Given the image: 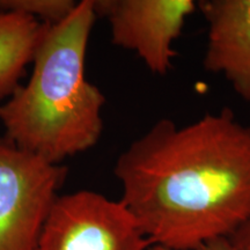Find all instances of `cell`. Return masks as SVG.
Returning a JSON list of instances; mask_svg holds the SVG:
<instances>
[{"label": "cell", "mask_w": 250, "mask_h": 250, "mask_svg": "<svg viewBox=\"0 0 250 250\" xmlns=\"http://www.w3.org/2000/svg\"><path fill=\"white\" fill-rule=\"evenodd\" d=\"M120 201L152 246L198 250L250 217V125L224 109L162 118L118 156Z\"/></svg>", "instance_id": "cell-1"}, {"label": "cell", "mask_w": 250, "mask_h": 250, "mask_svg": "<svg viewBox=\"0 0 250 250\" xmlns=\"http://www.w3.org/2000/svg\"><path fill=\"white\" fill-rule=\"evenodd\" d=\"M96 19L94 0H81L64 21L46 24L29 79L0 104L5 138L50 164L62 165L101 138L105 96L86 77Z\"/></svg>", "instance_id": "cell-2"}, {"label": "cell", "mask_w": 250, "mask_h": 250, "mask_svg": "<svg viewBox=\"0 0 250 250\" xmlns=\"http://www.w3.org/2000/svg\"><path fill=\"white\" fill-rule=\"evenodd\" d=\"M66 174L0 137V250H36Z\"/></svg>", "instance_id": "cell-3"}, {"label": "cell", "mask_w": 250, "mask_h": 250, "mask_svg": "<svg viewBox=\"0 0 250 250\" xmlns=\"http://www.w3.org/2000/svg\"><path fill=\"white\" fill-rule=\"evenodd\" d=\"M151 246L121 201L79 190L57 197L36 250H148Z\"/></svg>", "instance_id": "cell-4"}, {"label": "cell", "mask_w": 250, "mask_h": 250, "mask_svg": "<svg viewBox=\"0 0 250 250\" xmlns=\"http://www.w3.org/2000/svg\"><path fill=\"white\" fill-rule=\"evenodd\" d=\"M96 15L107 20L112 44L136 52L145 66L166 76L176 57L174 42L198 8L193 0H94Z\"/></svg>", "instance_id": "cell-5"}, {"label": "cell", "mask_w": 250, "mask_h": 250, "mask_svg": "<svg viewBox=\"0 0 250 250\" xmlns=\"http://www.w3.org/2000/svg\"><path fill=\"white\" fill-rule=\"evenodd\" d=\"M198 8L208 23L205 70L250 102V0H202Z\"/></svg>", "instance_id": "cell-6"}, {"label": "cell", "mask_w": 250, "mask_h": 250, "mask_svg": "<svg viewBox=\"0 0 250 250\" xmlns=\"http://www.w3.org/2000/svg\"><path fill=\"white\" fill-rule=\"evenodd\" d=\"M45 28L33 18L0 11V103L21 85Z\"/></svg>", "instance_id": "cell-7"}, {"label": "cell", "mask_w": 250, "mask_h": 250, "mask_svg": "<svg viewBox=\"0 0 250 250\" xmlns=\"http://www.w3.org/2000/svg\"><path fill=\"white\" fill-rule=\"evenodd\" d=\"M74 0H0V11L33 18L45 24H57L71 15Z\"/></svg>", "instance_id": "cell-8"}, {"label": "cell", "mask_w": 250, "mask_h": 250, "mask_svg": "<svg viewBox=\"0 0 250 250\" xmlns=\"http://www.w3.org/2000/svg\"><path fill=\"white\" fill-rule=\"evenodd\" d=\"M232 250H250V217L228 237Z\"/></svg>", "instance_id": "cell-9"}, {"label": "cell", "mask_w": 250, "mask_h": 250, "mask_svg": "<svg viewBox=\"0 0 250 250\" xmlns=\"http://www.w3.org/2000/svg\"><path fill=\"white\" fill-rule=\"evenodd\" d=\"M148 250H171V249H167L165 248V247H160V246H151ZM198 250H232V249H230L228 237H226V239H218V240H214V241L208 242V245L202 247V248Z\"/></svg>", "instance_id": "cell-10"}]
</instances>
